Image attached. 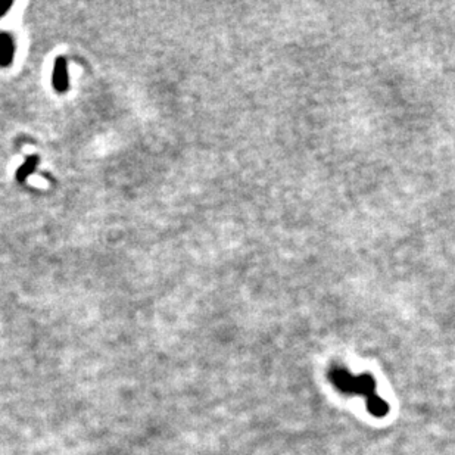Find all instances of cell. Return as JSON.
Instances as JSON below:
<instances>
[{
  "instance_id": "6da1fadb",
  "label": "cell",
  "mask_w": 455,
  "mask_h": 455,
  "mask_svg": "<svg viewBox=\"0 0 455 455\" xmlns=\"http://www.w3.org/2000/svg\"><path fill=\"white\" fill-rule=\"evenodd\" d=\"M329 377L338 390L366 400L367 409L373 416L385 417L388 414L389 405L378 397L377 385L370 374H352L343 367H333Z\"/></svg>"
}]
</instances>
